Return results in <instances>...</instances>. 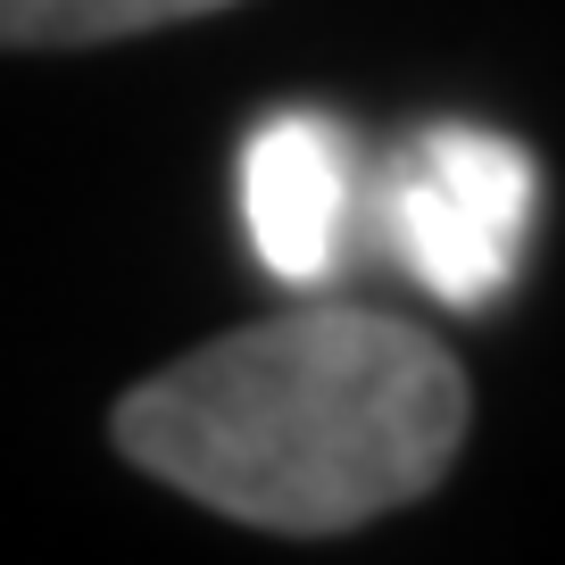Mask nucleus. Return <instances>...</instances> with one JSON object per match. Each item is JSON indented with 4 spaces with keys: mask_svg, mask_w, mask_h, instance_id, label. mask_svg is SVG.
Listing matches in <instances>:
<instances>
[{
    "mask_svg": "<svg viewBox=\"0 0 565 565\" xmlns=\"http://www.w3.org/2000/svg\"><path fill=\"white\" fill-rule=\"evenodd\" d=\"M466 441V374L433 333L366 308L249 324L117 407L141 475L258 532H350L424 499Z\"/></svg>",
    "mask_w": 565,
    "mask_h": 565,
    "instance_id": "f257e3e1",
    "label": "nucleus"
},
{
    "mask_svg": "<svg viewBox=\"0 0 565 565\" xmlns=\"http://www.w3.org/2000/svg\"><path fill=\"white\" fill-rule=\"evenodd\" d=\"M209 9H233V0H0V25L18 51H75V42H125Z\"/></svg>",
    "mask_w": 565,
    "mask_h": 565,
    "instance_id": "20e7f679",
    "label": "nucleus"
},
{
    "mask_svg": "<svg viewBox=\"0 0 565 565\" xmlns=\"http://www.w3.org/2000/svg\"><path fill=\"white\" fill-rule=\"evenodd\" d=\"M242 225L249 249L275 282H317L341 275V249L358 225V159L341 141L333 117H308V108H282L249 134L242 150Z\"/></svg>",
    "mask_w": 565,
    "mask_h": 565,
    "instance_id": "7ed1b4c3",
    "label": "nucleus"
},
{
    "mask_svg": "<svg viewBox=\"0 0 565 565\" xmlns=\"http://www.w3.org/2000/svg\"><path fill=\"white\" fill-rule=\"evenodd\" d=\"M532 159L482 125H433L391 175V242L449 308H491L532 225Z\"/></svg>",
    "mask_w": 565,
    "mask_h": 565,
    "instance_id": "f03ea898",
    "label": "nucleus"
}]
</instances>
